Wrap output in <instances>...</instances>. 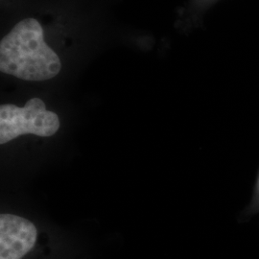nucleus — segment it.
<instances>
[{
    "label": "nucleus",
    "instance_id": "nucleus-3",
    "mask_svg": "<svg viewBox=\"0 0 259 259\" xmlns=\"http://www.w3.org/2000/svg\"><path fill=\"white\" fill-rule=\"evenodd\" d=\"M37 241V230L33 223L13 214L0 216V259H22Z\"/></svg>",
    "mask_w": 259,
    "mask_h": 259
},
{
    "label": "nucleus",
    "instance_id": "nucleus-4",
    "mask_svg": "<svg viewBox=\"0 0 259 259\" xmlns=\"http://www.w3.org/2000/svg\"><path fill=\"white\" fill-rule=\"evenodd\" d=\"M258 190H259V180H258Z\"/></svg>",
    "mask_w": 259,
    "mask_h": 259
},
{
    "label": "nucleus",
    "instance_id": "nucleus-1",
    "mask_svg": "<svg viewBox=\"0 0 259 259\" xmlns=\"http://www.w3.org/2000/svg\"><path fill=\"white\" fill-rule=\"evenodd\" d=\"M60 58L45 41L39 22L26 19L0 42V70L26 81H46L60 72Z\"/></svg>",
    "mask_w": 259,
    "mask_h": 259
},
{
    "label": "nucleus",
    "instance_id": "nucleus-2",
    "mask_svg": "<svg viewBox=\"0 0 259 259\" xmlns=\"http://www.w3.org/2000/svg\"><path fill=\"white\" fill-rule=\"evenodd\" d=\"M60 128V120L53 111H47L45 102L32 98L20 108L13 104L0 107V143L5 144L23 135L52 137Z\"/></svg>",
    "mask_w": 259,
    "mask_h": 259
}]
</instances>
